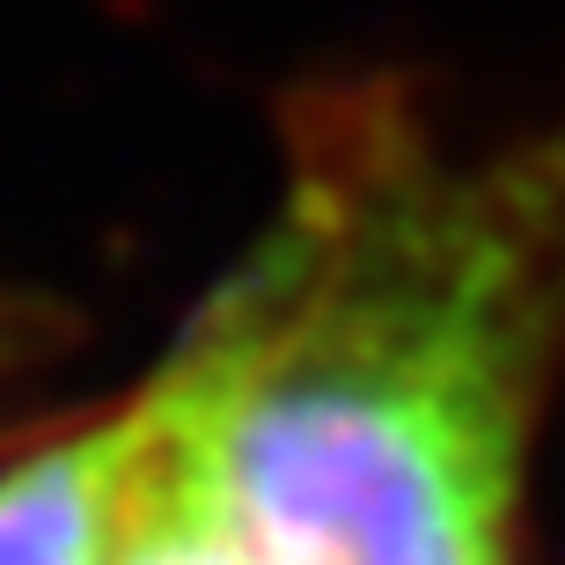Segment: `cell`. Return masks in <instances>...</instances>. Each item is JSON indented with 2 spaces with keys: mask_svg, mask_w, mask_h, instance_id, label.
<instances>
[{
  "mask_svg": "<svg viewBox=\"0 0 565 565\" xmlns=\"http://www.w3.org/2000/svg\"><path fill=\"white\" fill-rule=\"evenodd\" d=\"M558 338L565 140H462L419 96L323 88L154 397L250 565H514Z\"/></svg>",
  "mask_w": 565,
  "mask_h": 565,
  "instance_id": "obj_1",
  "label": "cell"
},
{
  "mask_svg": "<svg viewBox=\"0 0 565 565\" xmlns=\"http://www.w3.org/2000/svg\"><path fill=\"white\" fill-rule=\"evenodd\" d=\"M147 419H154V434H147V470H140V492H132L118 565H250L243 536L228 529L206 470L191 456L184 426L154 397V382H147Z\"/></svg>",
  "mask_w": 565,
  "mask_h": 565,
  "instance_id": "obj_3",
  "label": "cell"
},
{
  "mask_svg": "<svg viewBox=\"0 0 565 565\" xmlns=\"http://www.w3.org/2000/svg\"><path fill=\"white\" fill-rule=\"evenodd\" d=\"M147 390L0 462V565H118L147 470Z\"/></svg>",
  "mask_w": 565,
  "mask_h": 565,
  "instance_id": "obj_2",
  "label": "cell"
},
{
  "mask_svg": "<svg viewBox=\"0 0 565 565\" xmlns=\"http://www.w3.org/2000/svg\"><path fill=\"white\" fill-rule=\"evenodd\" d=\"M44 345H52V331H44L38 301H22V294L0 287V404H8V390L30 375V360H38Z\"/></svg>",
  "mask_w": 565,
  "mask_h": 565,
  "instance_id": "obj_4",
  "label": "cell"
}]
</instances>
